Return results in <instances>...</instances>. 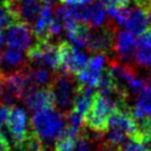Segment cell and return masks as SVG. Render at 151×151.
Returning <instances> with one entry per match:
<instances>
[{
	"label": "cell",
	"instance_id": "obj_4",
	"mask_svg": "<svg viewBox=\"0 0 151 151\" xmlns=\"http://www.w3.org/2000/svg\"><path fill=\"white\" fill-rule=\"evenodd\" d=\"M6 127L13 147L17 150L31 134H33L31 120L29 119L28 113L23 108L16 105L10 107V113L8 120L6 122Z\"/></svg>",
	"mask_w": 151,
	"mask_h": 151
},
{
	"label": "cell",
	"instance_id": "obj_13",
	"mask_svg": "<svg viewBox=\"0 0 151 151\" xmlns=\"http://www.w3.org/2000/svg\"><path fill=\"white\" fill-rule=\"evenodd\" d=\"M30 71H31V78L33 85L40 87H50L54 78L55 72L51 71L50 68L45 66H30Z\"/></svg>",
	"mask_w": 151,
	"mask_h": 151
},
{
	"label": "cell",
	"instance_id": "obj_10",
	"mask_svg": "<svg viewBox=\"0 0 151 151\" xmlns=\"http://www.w3.org/2000/svg\"><path fill=\"white\" fill-rule=\"evenodd\" d=\"M53 19H54V9L51 7V4H44L39 17L32 24V32L37 39V42L50 41L49 28Z\"/></svg>",
	"mask_w": 151,
	"mask_h": 151
},
{
	"label": "cell",
	"instance_id": "obj_23",
	"mask_svg": "<svg viewBox=\"0 0 151 151\" xmlns=\"http://www.w3.org/2000/svg\"><path fill=\"white\" fill-rule=\"evenodd\" d=\"M9 113H10V106L0 105V129H2L6 122L8 120Z\"/></svg>",
	"mask_w": 151,
	"mask_h": 151
},
{
	"label": "cell",
	"instance_id": "obj_27",
	"mask_svg": "<svg viewBox=\"0 0 151 151\" xmlns=\"http://www.w3.org/2000/svg\"><path fill=\"white\" fill-rule=\"evenodd\" d=\"M146 92L151 95V77L147 81V88H146Z\"/></svg>",
	"mask_w": 151,
	"mask_h": 151
},
{
	"label": "cell",
	"instance_id": "obj_7",
	"mask_svg": "<svg viewBox=\"0 0 151 151\" xmlns=\"http://www.w3.org/2000/svg\"><path fill=\"white\" fill-rule=\"evenodd\" d=\"M32 29L24 22L18 21L9 25L4 34V42L8 47L28 51L32 46Z\"/></svg>",
	"mask_w": 151,
	"mask_h": 151
},
{
	"label": "cell",
	"instance_id": "obj_17",
	"mask_svg": "<svg viewBox=\"0 0 151 151\" xmlns=\"http://www.w3.org/2000/svg\"><path fill=\"white\" fill-rule=\"evenodd\" d=\"M93 142L94 141L92 140L89 134L86 131L85 128H83L81 134L78 136V138L76 139L75 150L74 151H92Z\"/></svg>",
	"mask_w": 151,
	"mask_h": 151
},
{
	"label": "cell",
	"instance_id": "obj_30",
	"mask_svg": "<svg viewBox=\"0 0 151 151\" xmlns=\"http://www.w3.org/2000/svg\"><path fill=\"white\" fill-rule=\"evenodd\" d=\"M4 35H2V33L0 32V47L4 44Z\"/></svg>",
	"mask_w": 151,
	"mask_h": 151
},
{
	"label": "cell",
	"instance_id": "obj_14",
	"mask_svg": "<svg viewBox=\"0 0 151 151\" xmlns=\"http://www.w3.org/2000/svg\"><path fill=\"white\" fill-rule=\"evenodd\" d=\"M103 71H97L94 70L92 67L87 66L84 68L82 72L75 75V78L77 83L81 85H87V86H92V87H97L101 81Z\"/></svg>",
	"mask_w": 151,
	"mask_h": 151
},
{
	"label": "cell",
	"instance_id": "obj_15",
	"mask_svg": "<svg viewBox=\"0 0 151 151\" xmlns=\"http://www.w3.org/2000/svg\"><path fill=\"white\" fill-rule=\"evenodd\" d=\"M18 18L16 14L11 11L9 6L6 2L0 4V32H2L4 29H7L9 25H11L14 22H18Z\"/></svg>",
	"mask_w": 151,
	"mask_h": 151
},
{
	"label": "cell",
	"instance_id": "obj_8",
	"mask_svg": "<svg viewBox=\"0 0 151 151\" xmlns=\"http://www.w3.org/2000/svg\"><path fill=\"white\" fill-rule=\"evenodd\" d=\"M22 101L25 107L33 113L46 107H54V99L50 87H40L37 85H32L27 89L22 97Z\"/></svg>",
	"mask_w": 151,
	"mask_h": 151
},
{
	"label": "cell",
	"instance_id": "obj_12",
	"mask_svg": "<svg viewBox=\"0 0 151 151\" xmlns=\"http://www.w3.org/2000/svg\"><path fill=\"white\" fill-rule=\"evenodd\" d=\"M28 58L24 51L8 47L2 52V74H8L12 72L22 70L28 65Z\"/></svg>",
	"mask_w": 151,
	"mask_h": 151
},
{
	"label": "cell",
	"instance_id": "obj_18",
	"mask_svg": "<svg viewBox=\"0 0 151 151\" xmlns=\"http://www.w3.org/2000/svg\"><path fill=\"white\" fill-rule=\"evenodd\" d=\"M19 151H46L43 147L41 141L38 139V137L34 134H31L29 138L24 141V143L18 149Z\"/></svg>",
	"mask_w": 151,
	"mask_h": 151
},
{
	"label": "cell",
	"instance_id": "obj_25",
	"mask_svg": "<svg viewBox=\"0 0 151 151\" xmlns=\"http://www.w3.org/2000/svg\"><path fill=\"white\" fill-rule=\"evenodd\" d=\"M65 4H76V6H83V4H92L93 0H62Z\"/></svg>",
	"mask_w": 151,
	"mask_h": 151
},
{
	"label": "cell",
	"instance_id": "obj_26",
	"mask_svg": "<svg viewBox=\"0 0 151 151\" xmlns=\"http://www.w3.org/2000/svg\"><path fill=\"white\" fill-rule=\"evenodd\" d=\"M2 97H4V81L2 76L0 75V101H2Z\"/></svg>",
	"mask_w": 151,
	"mask_h": 151
},
{
	"label": "cell",
	"instance_id": "obj_29",
	"mask_svg": "<svg viewBox=\"0 0 151 151\" xmlns=\"http://www.w3.org/2000/svg\"><path fill=\"white\" fill-rule=\"evenodd\" d=\"M1 71H2V52L0 51V75H1Z\"/></svg>",
	"mask_w": 151,
	"mask_h": 151
},
{
	"label": "cell",
	"instance_id": "obj_19",
	"mask_svg": "<svg viewBox=\"0 0 151 151\" xmlns=\"http://www.w3.org/2000/svg\"><path fill=\"white\" fill-rule=\"evenodd\" d=\"M137 47L151 50V27H149L140 37L137 39Z\"/></svg>",
	"mask_w": 151,
	"mask_h": 151
},
{
	"label": "cell",
	"instance_id": "obj_22",
	"mask_svg": "<svg viewBox=\"0 0 151 151\" xmlns=\"http://www.w3.org/2000/svg\"><path fill=\"white\" fill-rule=\"evenodd\" d=\"M136 140L140 143H142V146L147 151H151V131L146 132V134H138Z\"/></svg>",
	"mask_w": 151,
	"mask_h": 151
},
{
	"label": "cell",
	"instance_id": "obj_2",
	"mask_svg": "<svg viewBox=\"0 0 151 151\" xmlns=\"http://www.w3.org/2000/svg\"><path fill=\"white\" fill-rule=\"evenodd\" d=\"M118 109H124L116 101L107 96L96 93L92 106L84 117L85 126L88 129L104 134L108 129V122L110 116Z\"/></svg>",
	"mask_w": 151,
	"mask_h": 151
},
{
	"label": "cell",
	"instance_id": "obj_33",
	"mask_svg": "<svg viewBox=\"0 0 151 151\" xmlns=\"http://www.w3.org/2000/svg\"><path fill=\"white\" fill-rule=\"evenodd\" d=\"M98 151H103V150H98Z\"/></svg>",
	"mask_w": 151,
	"mask_h": 151
},
{
	"label": "cell",
	"instance_id": "obj_1",
	"mask_svg": "<svg viewBox=\"0 0 151 151\" xmlns=\"http://www.w3.org/2000/svg\"><path fill=\"white\" fill-rule=\"evenodd\" d=\"M31 127L46 151H52V145L58 140L66 127V118L54 107H46L34 111Z\"/></svg>",
	"mask_w": 151,
	"mask_h": 151
},
{
	"label": "cell",
	"instance_id": "obj_28",
	"mask_svg": "<svg viewBox=\"0 0 151 151\" xmlns=\"http://www.w3.org/2000/svg\"><path fill=\"white\" fill-rule=\"evenodd\" d=\"M60 1H62V0H42V2L44 4H58Z\"/></svg>",
	"mask_w": 151,
	"mask_h": 151
},
{
	"label": "cell",
	"instance_id": "obj_16",
	"mask_svg": "<svg viewBox=\"0 0 151 151\" xmlns=\"http://www.w3.org/2000/svg\"><path fill=\"white\" fill-rule=\"evenodd\" d=\"M76 139L68 137L66 134H61L55 141L54 151H74Z\"/></svg>",
	"mask_w": 151,
	"mask_h": 151
},
{
	"label": "cell",
	"instance_id": "obj_31",
	"mask_svg": "<svg viewBox=\"0 0 151 151\" xmlns=\"http://www.w3.org/2000/svg\"><path fill=\"white\" fill-rule=\"evenodd\" d=\"M148 18H149V22L151 23V9H150V11L148 12Z\"/></svg>",
	"mask_w": 151,
	"mask_h": 151
},
{
	"label": "cell",
	"instance_id": "obj_9",
	"mask_svg": "<svg viewBox=\"0 0 151 151\" xmlns=\"http://www.w3.org/2000/svg\"><path fill=\"white\" fill-rule=\"evenodd\" d=\"M137 51V37L129 31H118L115 39L114 54L122 63L134 64L131 62Z\"/></svg>",
	"mask_w": 151,
	"mask_h": 151
},
{
	"label": "cell",
	"instance_id": "obj_6",
	"mask_svg": "<svg viewBox=\"0 0 151 151\" xmlns=\"http://www.w3.org/2000/svg\"><path fill=\"white\" fill-rule=\"evenodd\" d=\"M61 55V68L58 73H65L70 75H76L88 66L89 56L80 51L75 45L67 41L59 43Z\"/></svg>",
	"mask_w": 151,
	"mask_h": 151
},
{
	"label": "cell",
	"instance_id": "obj_20",
	"mask_svg": "<svg viewBox=\"0 0 151 151\" xmlns=\"http://www.w3.org/2000/svg\"><path fill=\"white\" fill-rule=\"evenodd\" d=\"M106 63H107V59H106L105 54H96L89 60L88 66L94 70H97V71H104Z\"/></svg>",
	"mask_w": 151,
	"mask_h": 151
},
{
	"label": "cell",
	"instance_id": "obj_3",
	"mask_svg": "<svg viewBox=\"0 0 151 151\" xmlns=\"http://www.w3.org/2000/svg\"><path fill=\"white\" fill-rule=\"evenodd\" d=\"M78 86L76 78L73 75L65 73H55L50 89L54 99V107L60 113L65 116L74 107L76 95L78 92Z\"/></svg>",
	"mask_w": 151,
	"mask_h": 151
},
{
	"label": "cell",
	"instance_id": "obj_5",
	"mask_svg": "<svg viewBox=\"0 0 151 151\" xmlns=\"http://www.w3.org/2000/svg\"><path fill=\"white\" fill-rule=\"evenodd\" d=\"M113 20H109L104 25L92 28L87 50L96 54H114L115 39L117 34V27Z\"/></svg>",
	"mask_w": 151,
	"mask_h": 151
},
{
	"label": "cell",
	"instance_id": "obj_11",
	"mask_svg": "<svg viewBox=\"0 0 151 151\" xmlns=\"http://www.w3.org/2000/svg\"><path fill=\"white\" fill-rule=\"evenodd\" d=\"M148 11L140 4H136L129 10V16L125 27L126 30L134 34V37H140L149 28Z\"/></svg>",
	"mask_w": 151,
	"mask_h": 151
},
{
	"label": "cell",
	"instance_id": "obj_32",
	"mask_svg": "<svg viewBox=\"0 0 151 151\" xmlns=\"http://www.w3.org/2000/svg\"><path fill=\"white\" fill-rule=\"evenodd\" d=\"M6 1H7V0H0V4H4Z\"/></svg>",
	"mask_w": 151,
	"mask_h": 151
},
{
	"label": "cell",
	"instance_id": "obj_21",
	"mask_svg": "<svg viewBox=\"0 0 151 151\" xmlns=\"http://www.w3.org/2000/svg\"><path fill=\"white\" fill-rule=\"evenodd\" d=\"M119 151H147L142 146V143L137 141L136 139H130L128 140Z\"/></svg>",
	"mask_w": 151,
	"mask_h": 151
},
{
	"label": "cell",
	"instance_id": "obj_24",
	"mask_svg": "<svg viewBox=\"0 0 151 151\" xmlns=\"http://www.w3.org/2000/svg\"><path fill=\"white\" fill-rule=\"evenodd\" d=\"M0 151H12L8 138L2 131H0Z\"/></svg>",
	"mask_w": 151,
	"mask_h": 151
}]
</instances>
